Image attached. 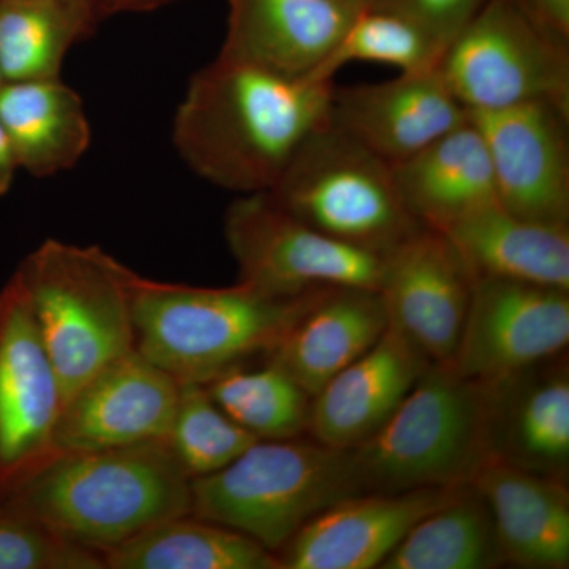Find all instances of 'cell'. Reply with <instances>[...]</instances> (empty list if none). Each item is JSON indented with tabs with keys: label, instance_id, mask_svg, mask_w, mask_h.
<instances>
[{
	"label": "cell",
	"instance_id": "44dd1931",
	"mask_svg": "<svg viewBox=\"0 0 569 569\" xmlns=\"http://www.w3.org/2000/svg\"><path fill=\"white\" fill-rule=\"evenodd\" d=\"M470 485L488 503L508 565L533 569L569 567L567 481L489 458Z\"/></svg>",
	"mask_w": 569,
	"mask_h": 569
},
{
	"label": "cell",
	"instance_id": "4fadbf2b",
	"mask_svg": "<svg viewBox=\"0 0 569 569\" xmlns=\"http://www.w3.org/2000/svg\"><path fill=\"white\" fill-rule=\"evenodd\" d=\"M475 277L455 244L419 224L385 254L380 291L389 325L432 362H449L458 348Z\"/></svg>",
	"mask_w": 569,
	"mask_h": 569
},
{
	"label": "cell",
	"instance_id": "ac0fdd59",
	"mask_svg": "<svg viewBox=\"0 0 569 569\" xmlns=\"http://www.w3.org/2000/svg\"><path fill=\"white\" fill-rule=\"evenodd\" d=\"M490 389V455L511 466L567 481L569 367L567 353L520 370Z\"/></svg>",
	"mask_w": 569,
	"mask_h": 569
},
{
	"label": "cell",
	"instance_id": "5bb4252c",
	"mask_svg": "<svg viewBox=\"0 0 569 569\" xmlns=\"http://www.w3.org/2000/svg\"><path fill=\"white\" fill-rule=\"evenodd\" d=\"M181 383L137 350L89 378L63 406L59 451L167 441Z\"/></svg>",
	"mask_w": 569,
	"mask_h": 569
},
{
	"label": "cell",
	"instance_id": "4dcf8cb0",
	"mask_svg": "<svg viewBox=\"0 0 569 569\" xmlns=\"http://www.w3.org/2000/svg\"><path fill=\"white\" fill-rule=\"evenodd\" d=\"M0 569H107L102 553L0 503Z\"/></svg>",
	"mask_w": 569,
	"mask_h": 569
},
{
	"label": "cell",
	"instance_id": "1f68e13d",
	"mask_svg": "<svg viewBox=\"0 0 569 569\" xmlns=\"http://www.w3.org/2000/svg\"><path fill=\"white\" fill-rule=\"evenodd\" d=\"M488 0H372L370 7L402 14L430 37L441 52Z\"/></svg>",
	"mask_w": 569,
	"mask_h": 569
},
{
	"label": "cell",
	"instance_id": "6da1fadb",
	"mask_svg": "<svg viewBox=\"0 0 569 569\" xmlns=\"http://www.w3.org/2000/svg\"><path fill=\"white\" fill-rule=\"evenodd\" d=\"M335 86L219 54L194 74L179 104L176 149L206 181L242 194L268 192L329 122Z\"/></svg>",
	"mask_w": 569,
	"mask_h": 569
},
{
	"label": "cell",
	"instance_id": "d590c367",
	"mask_svg": "<svg viewBox=\"0 0 569 569\" xmlns=\"http://www.w3.org/2000/svg\"><path fill=\"white\" fill-rule=\"evenodd\" d=\"M337 2L343 3V6L348 7L353 11H362L366 10L367 7H370L372 0H337Z\"/></svg>",
	"mask_w": 569,
	"mask_h": 569
},
{
	"label": "cell",
	"instance_id": "7c38bea8",
	"mask_svg": "<svg viewBox=\"0 0 569 569\" xmlns=\"http://www.w3.org/2000/svg\"><path fill=\"white\" fill-rule=\"evenodd\" d=\"M468 118L488 146L500 204L522 219L569 227V108L529 102Z\"/></svg>",
	"mask_w": 569,
	"mask_h": 569
},
{
	"label": "cell",
	"instance_id": "e575fe53",
	"mask_svg": "<svg viewBox=\"0 0 569 569\" xmlns=\"http://www.w3.org/2000/svg\"><path fill=\"white\" fill-rule=\"evenodd\" d=\"M178 2V0H102V17H111L118 13H141L162 9L164 6Z\"/></svg>",
	"mask_w": 569,
	"mask_h": 569
},
{
	"label": "cell",
	"instance_id": "f546056e",
	"mask_svg": "<svg viewBox=\"0 0 569 569\" xmlns=\"http://www.w3.org/2000/svg\"><path fill=\"white\" fill-rule=\"evenodd\" d=\"M257 440L217 406L204 385L181 383L167 445L187 477L222 470Z\"/></svg>",
	"mask_w": 569,
	"mask_h": 569
},
{
	"label": "cell",
	"instance_id": "8992f818",
	"mask_svg": "<svg viewBox=\"0 0 569 569\" xmlns=\"http://www.w3.org/2000/svg\"><path fill=\"white\" fill-rule=\"evenodd\" d=\"M190 493V515L277 553L310 519L362 492L350 449L299 437L254 441L222 470L192 479Z\"/></svg>",
	"mask_w": 569,
	"mask_h": 569
},
{
	"label": "cell",
	"instance_id": "d6a6232c",
	"mask_svg": "<svg viewBox=\"0 0 569 569\" xmlns=\"http://www.w3.org/2000/svg\"><path fill=\"white\" fill-rule=\"evenodd\" d=\"M550 28L569 40V0H527Z\"/></svg>",
	"mask_w": 569,
	"mask_h": 569
},
{
	"label": "cell",
	"instance_id": "d6986e66",
	"mask_svg": "<svg viewBox=\"0 0 569 569\" xmlns=\"http://www.w3.org/2000/svg\"><path fill=\"white\" fill-rule=\"evenodd\" d=\"M220 54L283 77H309L358 11L337 0H228Z\"/></svg>",
	"mask_w": 569,
	"mask_h": 569
},
{
	"label": "cell",
	"instance_id": "9c48e42d",
	"mask_svg": "<svg viewBox=\"0 0 569 569\" xmlns=\"http://www.w3.org/2000/svg\"><path fill=\"white\" fill-rule=\"evenodd\" d=\"M224 239L239 280L277 296L329 287L378 290L381 254L343 244L284 211L268 192L247 193L228 208Z\"/></svg>",
	"mask_w": 569,
	"mask_h": 569
},
{
	"label": "cell",
	"instance_id": "ba28073f",
	"mask_svg": "<svg viewBox=\"0 0 569 569\" xmlns=\"http://www.w3.org/2000/svg\"><path fill=\"white\" fill-rule=\"evenodd\" d=\"M440 70L467 111L569 108V40L527 0H488L449 43Z\"/></svg>",
	"mask_w": 569,
	"mask_h": 569
},
{
	"label": "cell",
	"instance_id": "f1b7e54d",
	"mask_svg": "<svg viewBox=\"0 0 569 569\" xmlns=\"http://www.w3.org/2000/svg\"><path fill=\"white\" fill-rule=\"evenodd\" d=\"M443 52L413 21L392 11L367 7L348 26L335 50L309 77L335 81L337 71L351 62L385 63L400 73L432 69Z\"/></svg>",
	"mask_w": 569,
	"mask_h": 569
},
{
	"label": "cell",
	"instance_id": "74e56055",
	"mask_svg": "<svg viewBox=\"0 0 569 569\" xmlns=\"http://www.w3.org/2000/svg\"><path fill=\"white\" fill-rule=\"evenodd\" d=\"M3 84V77H2V71H0V86Z\"/></svg>",
	"mask_w": 569,
	"mask_h": 569
},
{
	"label": "cell",
	"instance_id": "3957f363",
	"mask_svg": "<svg viewBox=\"0 0 569 569\" xmlns=\"http://www.w3.org/2000/svg\"><path fill=\"white\" fill-rule=\"evenodd\" d=\"M320 290L277 296L241 280L200 288L134 274V350L179 383L206 385L250 359L268 358Z\"/></svg>",
	"mask_w": 569,
	"mask_h": 569
},
{
	"label": "cell",
	"instance_id": "9a60e30c",
	"mask_svg": "<svg viewBox=\"0 0 569 569\" xmlns=\"http://www.w3.org/2000/svg\"><path fill=\"white\" fill-rule=\"evenodd\" d=\"M468 119L440 70L400 73L395 80L332 91L329 123L388 163L410 159Z\"/></svg>",
	"mask_w": 569,
	"mask_h": 569
},
{
	"label": "cell",
	"instance_id": "52a82bcc",
	"mask_svg": "<svg viewBox=\"0 0 569 569\" xmlns=\"http://www.w3.org/2000/svg\"><path fill=\"white\" fill-rule=\"evenodd\" d=\"M268 193L320 233L381 257L421 224L403 204L395 167L329 122Z\"/></svg>",
	"mask_w": 569,
	"mask_h": 569
},
{
	"label": "cell",
	"instance_id": "2e32d148",
	"mask_svg": "<svg viewBox=\"0 0 569 569\" xmlns=\"http://www.w3.org/2000/svg\"><path fill=\"white\" fill-rule=\"evenodd\" d=\"M463 486L348 497L310 519L277 552L280 569L380 568L419 520Z\"/></svg>",
	"mask_w": 569,
	"mask_h": 569
},
{
	"label": "cell",
	"instance_id": "7402d4cb",
	"mask_svg": "<svg viewBox=\"0 0 569 569\" xmlns=\"http://www.w3.org/2000/svg\"><path fill=\"white\" fill-rule=\"evenodd\" d=\"M395 178L408 212L433 230L500 204L488 146L470 118L395 164Z\"/></svg>",
	"mask_w": 569,
	"mask_h": 569
},
{
	"label": "cell",
	"instance_id": "d4e9b609",
	"mask_svg": "<svg viewBox=\"0 0 569 569\" xmlns=\"http://www.w3.org/2000/svg\"><path fill=\"white\" fill-rule=\"evenodd\" d=\"M102 557L107 569H280L260 542L193 515L162 520Z\"/></svg>",
	"mask_w": 569,
	"mask_h": 569
},
{
	"label": "cell",
	"instance_id": "ffe728a7",
	"mask_svg": "<svg viewBox=\"0 0 569 569\" xmlns=\"http://www.w3.org/2000/svg\"><path fill=\"white\" fill-rule=\"evenodd\" d=\"M388 326L380 291L362 287L323 288L266 359L313 397L376 346Z\"/></svg>",
	"mask_w": 569,
	"mask_h": 569
},
{
	"label": "cell",
	"instance_id": "277c9868",
	"mask_svg": "<svg viewBox=\"0 0 569 569\" xmlns=\"http://www.w3.org/2000/svg\"><path fill=\"white\" fill-rule=\"evenodd\" d=\"M488 381L432 362L391 418L350 449L362 493L470 485L490 455Z\"/></svg>",
	"mask_w": 569,
	"mask_h": 569
},
{
	"label": "cell",
	"instance_id": "8fae6325",
	"mask_svg": "<svg viewBox=\"0 0 569 569\" xmlns=\"http://www.w3.org/2000/svg\"><path fill=\"white\" fill-rule=\"evenodd\" d=\"M569 290L475 277L458 348L448 362L459 376L493 381L567 353Z\"/></svg>",
	"mask_w": 569,
	"mask_h": 569
},
{
	"label": "cell",
	"instance_id": "cb8c5ba5",
	"mask_svg": "<svg viewBox=\"0 0 569 569\" xmlns=\"http://www.w3.org/2000/svg\"><path fill=\"white\" fill-rule=\"evenodd\" d=\"M0 122L18 164L37 178L70 170L91 144L81 97L61 78L3 82Z\"/></svg>",
	"mask_w": 569,
	"mask_h": 569
},
{
	"label": "cell",
	"instance_id": "484cf974",
	"mask_svg": "<svg viewBox=\"0 0 569 569\" xmlns=\"http://www.w3.org/2000/svg\"><path fill=\"white\" fill-rule=\"evenodd\" d=\"M503 550L485 498L471 485L433 509L380 565V569H490Z\"/></svg>",
	"mask_w": 569,
	"mask_h": 569
},
{
	"label": "cell",
	"instance_id": "e0dca14e",
	"mask_svg": "<svg viewBox=\"0 0 569 569\" xmlns=\"http://www.w3.org/2000/svg\"><path fill=\"white\" fill-rule=\"evenodd\" d=\"M432 361L391 325L376 346L328 381L310 407L307 436L355 449L395 415Z\"/></svg>",
	"mask_w": 569,
	"mask_h": 569
},
{
	"label": "cell",
	"instance_id": "603a6c76",
	"mask_svg": "<svg viewBox=\"0 0 569 569\" xmlns=\"http://www.w3.org/2000/svg\"><path fill=\"white\" fill-rule=\"evenodd\" d=\"M473 277L569 290V227L539 223L490 206L441 231Z\"/></svg>",
	"mask_w": 569,
	"mask_h": 569
},
{
	"label": "cell",
	"instance_id": "7a4b0ae2",
	"mask_svg": "<svg viewBox=\"0 0 569 569\" xmlns=\"http://www.w3.org/2000/svg\"><path fill=\"white\" fill-rule=\"evenodd\" d=\"M190 482L167 441L58 451L2 503L103 553L162 520L190 515Z\"/></svg>",
	"mask_w": 569,
	"mask_h": 569
},
{
	"label": "cell",
	"instance_id": "4316f807",
	"mask_svg": "<svg viewBox=\"0 0 569 569\" xmlns=\"http://www.w3.org/2000/svg\"><path fill=\"white\" fill-rule=\"evenodd\" d=\"M100 20L73 0H0L3 82L56 80L67 52Z\"/></svg>",
	"mask_w": 569,
	"mask_h": 569
},
{
	"label": "cell",
	"instance_id": "83f0119b",
	"mask_svg": "<svg viewBox=\"0 0 569 569\" xmlns=\"http://www.w3.org/2000/svg\"><path fill=\"white\" fill-rule=\"evenodd\" d=\"M204 387L217 406L258 440L307 436L312 396L269 359L257 369L234 367Z\"/></svg>",
	"mask_w": 569,
	"mask_h": 569
},
{
	"label": "cell",
	"instance_id": "836d02e7",
	"mask_svg": "<svg viewBox=\"0 0 569 569\" xmlns=\"http://www.w3.org/2000/svg\"><path fill=\"white\" fill-rule=\"evenodd\" d=\"M18 170H20V164H18L13 148H11L9 134L0 122V197L9 193Z\"/></svg>",
	"mask_w": 569,
	"mask_h": 569
},
{
	"label": "cell",
	"instance_id": "30bf717a",
	"mask_svg": "<svg viewBox=\"0 0 569 569\" xmlns=\"http://www.w3.org/2000/svg\"><path fill=\"white\" fill-rule=\"evenodd\" d=\"M63 391L20 277L0 290V503L59 451Z\"/></svg>",
	"mask_w": 569,
	"mask_h": 569
},
{
	"label": "cell",
	"instance_id": "5b68a950",
	"mask_svg": "<svg viewBox=\"0 0 569 569\" xmlns=\"http://www.w3.org/2000/svg\"><path fill=\"white\" fill-rule=\"evenodd\" d=\"M14 274L24 287L66 402L100 369L133 350L137 272L100 247L48 239Z\"/></svg>",
	"mask_w": 569,
	"mask_h": 569
},
{
	"label": "cell",
	"instance_id": "8d00e7d4",
	"mask_svg": "<svg viewBox=\"0 0 569 569\" xmlns=\"http://www.w3.org/2000/svg\"><path fill=\"white\" fill-rule=\"evenodd\" d=\"M73 2L81 3V6L89 7L93 11V13L99 17V20L102 21V0H73Z\"/></svg>",
	"mask_w": 569,
	"mask_h": 569
}]
</instances>
